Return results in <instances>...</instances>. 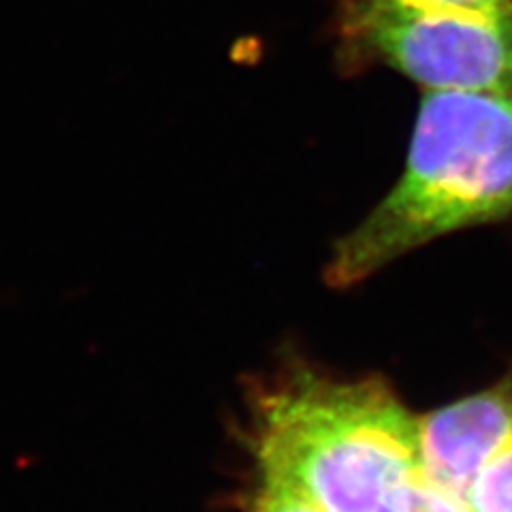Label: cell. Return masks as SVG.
Masks as SVG:
<instances>
[{"mask_svg":"<svg viewBox=\"0 0 512 512\" xmlns=\"http://www.w3.org/2000/svg\"><path fill=\"white\" fill-rule=\"evenodd\" d=\"M248 512H320V510L297 491L261 478V487L254 491Z\"/></svg>","mask_w":512,"mask_h":512,"instance_id":"7","label":"cell"},{"mask_svg":"<svg viewBox=\"0 0 512 512\" xmlns=\"http://www.w3.org/2000/svg\"><path fill=\"white\" fill-rule=\"evenodd\" d=\"M393 512H472L468 502L446 491L423 472L399 489Z\"/></svg>","mask_w":512,"mask_h":512,"instance_id":"6","label":"cell"},{"mask_svg":"<svg viewBox=\"0 0 512 512\" xmlns=\"http://www.w3.org/2000/svg\"><path fill=\"white\" fill-rule=\"evenodd\" d=\"M466 502L472 512H512V448L476 474Z\"/></svg>","mask_w":512,"mask_h":512,"instance_id":"5","label":"cell"},{"mask_svg":"<svg viewBox=\"0 0 512 512\" xmlns=\"http://www.w3.org/2000/svg\"><path fill=\"white\" fill-rule=\"evenodd\" d=\"M333 35L346 73L382 67L425 90H512V11L335 0Z\"/></svg>","mask_w":512,"mask_h":512,"instance_id":"3","label":"cell"},{"mask_svg":"<svg viewBox=\"0 0 512 512\" xmlns=\"http://www.w3.org/2000/svg\"><path fill=\"white\" fill-rule=\"evenodd\" d=\"M512 214V90H425L404 173L333 248L348 288L434 239Z\"/></svg>","mask_w":512,"mask_h":512,"instance_id":"1","label":"cell"},{"mask_svg":"<svg viewBox=\"0 0 512 512\" xmlns=\"http://www.w3.org/2000/svg\"><path fill=\"white\" fill-rule=\"evenodd\" d=\"M252 446L263 480L320 512H393L421 472V423L380 378L286 374L254 397Z\"/></svg>","mask_w":512,"mask_h":512,"instance_id":"2","label":"cell"},{"mask_svg":"<svg viewBox=\"0 0 512 512\" xmlns=\"http://www.w3.org/2000/svg\"><path fill=\"white\" fill-rule=\"evenodd\" d=\"M412 5L468 11V13H508L512 11V0H406Z\"/></svg>","mask_w":512,"mask_h":512,"instance_id":"8","label":"cell"},{"mask_svg":"<svg viewBox=\"0 0 512 512\" xmlns=\"http://www.w3.org/2000/svg\"><path fill=\"white\" fill-rule=\"evenodd\" d=\"M421 423V472L468 498L476 474L512 448V370L491 389L431 412Z\"/></svg>","mask_w":512,"mask_h":512,"instance_id":"4","label":"cell"}]
</instances>
